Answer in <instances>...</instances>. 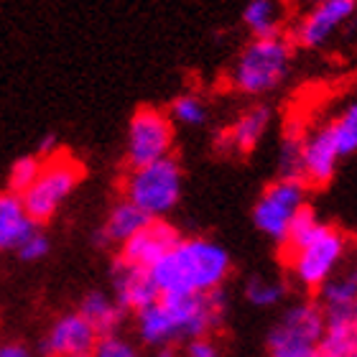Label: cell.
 I'll use <instances>...</instances> for the list:
<instances>
[{
	"label": "cell",
	"instance_id": "cell-5",
	"mask_svg": "<svg viewBox=\"0 0 357 357\" xmlns=\"http://www.w3.org/2000/svg\"><path fill=\"white\" fill-rule=\"evenodd\" d=\"M347 235L332 225H321L312 238L298 248L283 253V261L289 268L291 278L309 291H319L347 258Z\"/></svg>",
	"mask_w": 357,
	"mask_h": 357
},
{
	"label": "cell",
	"instance_id": "cell-34",
	"mask_svg": "<svg viewBox=\"0 0 357 357\" xmlns=\"http://www.w3.org/2000/svg\"><path fill=\"white\" fill-rule=\"evenodd\" d=\"M355 268H357V248H355Z\"/></svg>",
	"mask_w": 357,
	"mask_h": 357
},
{
	"label": "cell",
	"instance_id": "cell-15",
	"mask_svg": "<svg viewBox=\"0 0 357 357\" xmlns=\"http://www.w3.org/2000/svg\"><path fill=\"white\" fill-rule=\"evenodd\" d=\"M271 126V110L266 105H255L245 110L220 138H217V149L230 151V153H250V151L263 141Z\"/></svg>",
	"mask_w": 357,
	"mask_h": 357
},
{
	"label": "cell",
	"instance_id": "cell-3",
	"mask_svg": "<svg viewBox=\"0 0 357 357\" xmlns=\"http://www.w3.org/2000/svg\"><path fill=\"white\" fill-rule=\"evenodd\" d=\"M184 172L174 156L130 169L123 178V199L138 207L149 220H166L181 199Z\"/></svg>",
	"mask_w": 357,
	"mask_h": 357
},
{
	"label": "cell",
	"instance_id": "cell-26",
	"mask_svg": "<svg viewBox=\"0 0 357 357\" xmlns=\"http://www.w3.org/2000/svg\"><path fill=\"white\" fill-rule=\"evenodd\" d=\"M172 118L181 126H202L207 120V107L197 95H178L172 102Z\"/></svg>",
	"mask_w": 357,
	"mask_h": 357
},
{
	"label": "cell",
	"instance_id": "cell-1",
	"mask_svg": "<svg viewBox=\"0 0 357 357\" xmlns=\"http://www.w3.org/2000/svg\"><path fill=\"white\" fill-rule=\"evenodd\" d=\"M227 314L225 291L194 296H158L156 304L135 314V335L153 350L174 347L197 337H212Z\"/></svg>",
	"mask_w": 357,
	"mask_h": 357
},
{
	"label": "cell",
	"instance_id": "cell-30",
	"mask_svg": "<svg viewBox=\"0 0 357 357\" xmlns=\"http://www.w3.org/2000/svg\"><path fill=\"white\" fill-rule=\"evenodd\" d=\"M0 357H36V352L31 350L26 342L6 340V342H0Z\"/></svg>",
	"mask_w": 357,
	"mask_h": 357
},
{
	"label": "cell",
	"instance_id": "cell-17",
	"mask_svg": "<svg viewBox=\"0 0 357 357\" xmlns=\"http://www.w3.org/2000/svg\"><path fill=\"white\" fill-rule=\"evenodd\" d=\"M149 222V217L143 215L141 209L133 207L130 202L120 199L115 202L105 217V222L97 230V243L102 248H120L126 240H130L135 232L141 230L143 225Z\"/></svg>",
	"mask_w": 357,
	"mask_h": 357
},
{
	"label": "cell",
	"instance_id": "cell-29",
	"mask_svg": "<svg viewBox=\"0 0 357 357\" xmlns=\"http://www.w3.org/2000/svg\"><path fill=\"white\" fill-rule=\"evenodd\" d=\"M220 355H222V350L215 342V337H197V340L184 342V355L181 357H220Z\"/></svg>",
	"mask_w": 357,
	"mask_h": 357
},
{
	"label": "cell",
	"instance_id": "cell-27",
	"mask_svg": "<svg viewBox=\"0 0 357 357\" xmlns=\"http://www.w3.org/2000/svg\"><path fill=\"white\" fill-rule=\"evenodd\" d=\"M49 253H52V240H49V235H46V232L38 230V227L31 232L29 238L18 245V250H15V255H18L21 261H26V263L44 261Z\"/></svg>",
	"mask_w": 357,
	"mask_h": 357
},
{
	"label": "cell",
	"instance_id": "cell-31",
	"mask_svg": "<svg viewBox=\"0 0 357 357\" xmlns=\"http://www.w3.org/2000/svg\"><path fill=\"white\" fill-rule=\"evenodd\" d=\"M153 357H181L174 347H161V350L153 352Z\"/></svg>",
	"mask_w": 357,
	"mask_h": 357
},
{
	"label": "cell",
	"instance_id": "cell-6",
	"mask_svg": "<svg viewBox=\"0 0 357 357\" xmlns=\"http://www.w3.org/2000/svg\"><path fill=\"white\" fill-rule=\"evenodd\" d=\"M291 69V41L283 36L253 38L240 52L232 84L243 95H266L281 87Z\"/></svg>",
	"mask_w": 357,
	"mask_h": 357
},
{
	"label": "cell",
	"instance_id": "cell-16",
	"mask_svg": "<svg viewBox=\"0 0 357 357\" xmlns=\"http://www.w3.org/2000/svg\"><path fill=\"white\" fill-rule=\"evenodd\" d=\"M75 312L87 321L89 327L95 329L97 337L120 335V327H123V321H126V317H128V314L123 312V306L115 301V296L100 289L87 291V294L79 298V304H77Z\"/></svg>",
	"mask_w": 357,
	"mask_h": 357
},
{
	"label": "cell",
	"instance_id": "cell-23",
	"mask_svg": "<svg viewBox=\"0 0 357 357\" xmlns=\"http://www.w3.org/2000/svg\"><path fill=\"white\" fill-rule=\"evenodd\" d=\"M286 291L289 286L278 278H266V275H253V278H248L245 283V298L250 301L253 306L258 309H273L278 306L286 298Z\"/></svg>",
	"mask_w": 357,
	"mask_h": 357
},
{
	"label": "cell",
	"instance_id": "cell-33",
	"mask_svg": "<svg viewBox=\"0 0 357 357\" xmlns=\"http://www.w3.org/2000/svg\"><path fill=\"white\" fill-rule=\"evenodd\" d=\"M350 319H352V324L357 327V301H355V306H352V312H350Z\"/></svg>",
	"mask_w": 357,
	"mask_h": 357
},
{
	"label": "cell",
	"instance_id": "cell-25",
	"mask_svg": "<svg viewBox=\"0 0 357 357\" xmlns=\"http://www.w3.org/2000/svg\"><path fill=\"white\" fill-rule=\"evenodd\" d=\"M38 172H41V158H38L36 153L15 158L13 164H10V169H8L6 189L10 194H18V197H21V194L36 181Z\"/></svg>",
	"mask_w": 357,
	"mask_h": 357
},
{
	"label": "cell",
	"instance_id": "cell-7",
	"mask_svg": "<svg viewBox=\"0 0 357 357\" xmlns=\"http://www.w3.org/2000/svg\"><path fill=\"white\" fill-rule=\"evenodd\" d=\"M324 332V314L317 301L286 306L266 337L268 357H314Z\"/></svg>",
	"mask_w": 357,
	"mask_h": 357
},
{
	"label": "cell",
	"instance_id": "cell-12",
	"mask_svg": "<svg viewBox=\"0 0 357 357\" xmlns=\"http://www.w3.org/2000/svg\"><path fill=\"white\" fill-rule=\"evenodd\" d=\"M178 240H181V232L172 222H166V220H149L133 238L126 240L118 248L115 261L149 271L176 245Z\"/></svg>",
	"mask_w": 357,
	"mask_h": 357
},
{
	"label": "cell",
	"instance_id": "cell-21",
	"mask_svg": "<svg viewBox=\"0 0 357 357\" xmlns=\"http://www.w3.org/2000/svg\"><path fill=\"white\" fill-rule=\"evenodd\" d=\"M243 21L253 38H275L281 36L283 8L278 0H250L243 10Z\"/></svg>",
	"mask_w": 357,
	"mask_h": 357
},
{
	"label": "cell",
	"instance_id": "cell-24",
	"mask_svg": "<svg viewBox=\"0 0 357 357\" xmlns=\"http://www.w3.org/2000/svg\"><path fill=\"white\" fill-rule=\"evenodd\" d=\"M301 151H304V133L301 128H286L278 151V178H301Z\"/></svg>",
	"mask_w": 357,
	"mask_h": 357
},
{
	"label": "cell",
	"instance_id": "cell-4",
	"mask_svg": "<svg viewBox=\"0 0 357 357\" xmlns=\"http://www.w3.org/2000/svg\"><path fill=\"white\" fill-rule=\"evenodd\" d=\"M84 178V166L67 151H54L52 156L41 158V172L36 181L21 194V204L33 225L49 222L64 202L72 197Z\"/></svg>",
	"mask_w": 357,
	"mask_h": 357
},
{
	"label": "cell",
	"instance_id": "cell-20",
	"mask_svg": "<svg viewBox=\"0 0 357 357\" xmlns=\"http://www.w3.org/2000/svg\"><path fill=\"white\" fill-rule=\"evenodd\" d=\"M357 352V327L350 317H332L324 319L314 357H352Z\"/></svg>",
	"mask_w": 357,
	"mask_h": 357
},
{
	"label": "cell",
	"instance_id": "cell-28",
	"mask_svg": "<svg viewBox=\"0 0 357 357\" xmlns=\"http://www.w3.org/2000/svg\"><path fill=\"white\" fill-rule=\"evenodd\" d=\"M92 357H141V352H138L135 342H130L128 337L110 335L97 340V347L92 352Z\"/></svg>",
	"mask_w": 357,
	"mask_h": 357
},
{
	"label": "cell",
	"instance_id": "cell-14",
	"mask_svg": "<svg viewBox=\"0 0 357 357\" xmlns=\"http://www.w3.org/2000/svg\"><path fill=\"white\" fill-rule=\"evenodd\" d=\"M112 296L126 314H138L151 304H156L161 294L151 281L149 271L115 261L112 263Z\"/></svg>",
	"mask_w": 357,
	"mask_h": 357
},
{
	"label": "cell",
	"instance_id": "cell-19",
	"mask_svg": "<svg viewBox=\"0 0 357 357\" xmlns=\"http://www.w3.org/2000/svg\"><path fill=\"white\" fill-rule=\"evenodd\" d=\"M357 301V268L335 273L319 289V309L324 319L332 317H350L352 306Z\"/></svg>",
	"mask_w": 357,
	"mask_h": 357
},
{
	"label": "cell",
	"instance_id": "cell-22",
	"mask_svg": "<svg viewBox=\"0 0 357 357\" xmlns=\"http://www.w3.org/2000/svg\"><path fill=\"white\" fill-rule=\"evenodd\" d=\"M329 135L337 146L340 158L357 153V102H350L332 123H329Z\"/></svg>",
	"mask_w": 357,
	"mask_h": 357
},
{
	"label": "cell",
	"instance_id": "cell-18",
	"mask_svg": "<svg viewBox=\"0 0 357 357\" xmlns=\"http://www.w3.org/2000/svg\"><path fill=\"white\" fill-rule=\"evenodd\" d=\"M38 225L31 222L18 194L0 189V250H18L23 240L36 230Z\"/></svg>",
	"mask_w": 357,
	"mask_h": 357
},
{
	"label": "cell",
	"instance_id": "cell-32",
	"mask_svg": "<svg viewBox=\"0 0 357 357\" xmlns=\"http://www.w3.org/2000/svg\"><path fill=\"white\" fill-rule=\"evenodd\" d=\"M301 6H319V3H327V0H296Z\"/></svg>",
	"mask_w": 357,
	"mask_h": 357
},
{
	"label": "cell",
	"instance_id": "cell-9",
	"mask_svg": "<svg viewBox=\"0 0 357 357\" xmlns=\"http://www.w3.org/2000/svg\"><path fill=\"white\" fill-rule=\"evenodd\" d=\"M174 149V123L164 110L153 105H143L133 112L128 123L126 161L130 169L153 164L172 156Z\"/></svg>",
	"mask_w": 357,
	"mask_h": 357
},
{
	"label": "cell",
	"instance_id": "cell-8",
	"mask_svg": "<svg viewBox=\"0 0 357 357\" xmlns=\"http://www.w3.org/2000/svg\"><path fill=\"white\" fill-rule=\"evenodd\" d=\"M309 186L301 178H275L268 184L253 207V225L281 245L294 217L306 207Z\"/></svg>",
	"mask_w": 357,
	"mask_h": 357
},
{
	"label": "cell",
	"instance_id": "cell-11",
	"mask_svg": "<svg viewBox=\"0 0 357 357\" xmlns=\"http://www.w3.org/2000/svg\"><path fill=\"white\" fill-rule=\"evenodd\" d=\"M95 329L77 312L59 314L56 319L46 327L41 342H38V355L41 357H92L97 347Z\"/></svg>",
	"mask_w": 357,
	"mask_h": 357
},
{
	"label": "cell",
	"instance_id": "cell-2",
	"mask_svg": "<svg viewBox=\"0 0 357 357\" xmlns=\"http://www.w3.org/2000/svg\"><path fill=\"white\" fill-rule=\"evenodd\" d=\"M232 273L227 248L209 238H181L149 275L161 296H194L212 294L225 286Z\"/></svg>",
	"mask_w": 357,
	"mask_h": 357
},
{
	"label": "cell",
	"instance_id": "cell-13",
	"mask_svg": "<svg viewBox=\"0 0 357 357\" xmlns=\"http://www.w3.org/2000/svg\"><path fill=\"white\" fill-rule=\"evenodd\" d=\"M340 153L329 135V128L321 126L314 133L304 135L301 151V181L306 186H327L337 174Z\"/></svg>",
	"mask_w": 357,
	"mask_h": 357
},
{
	"label": "cell",
	"instance_id": "cell-10",
	"mask_svg": "<svg viewBox=\"0 0 357 357\" xmlns=\"http://www.w3.org/2000/svg\"><path fill=\"white\" fill-rule=\"evenodd\" d=\"M357 13V0H327L312 6L294 29V44L301 49H321L344 29Z\"/></svg>",
	"mask_w": 357,
	"mask_h": 357
}]
</instances>
